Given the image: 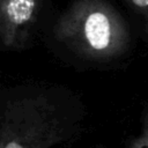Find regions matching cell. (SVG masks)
I'll list each match as a JSON object with an SVG mask.
<instances>
[{
    "label": "cell",
    "instance_id": "7a4b0ae2",
    "mask_svg": "<svg viewBox=\"0 0 148 148\" xmlns=\"http://www.w3.org/2000/svg\"><path fill=\"white\" fill-rule=\"evenodd\" d=\"M54 37L76 56L92 61L118 58L130 44L124 20L102 0H77L57 22Z\"/></svg>",
    "mask_w": 148,
    "mask_h": 148
},
{
    "label": "cell",
    "instance_id": "6da1fadb",
    "mask_svg": "<svg viewBox=\"0 0 148 148\" xmlns=\"http://www.w3.org/2000/svg\"><path fill=\"white\" fill-rule=\"evenodd\" d=\"M81 116L64 91L20 87L2 92L0 148H52L81 131Z\"/></svg>",
    "mask_w": 148,
    "mask_h": 148
},
{
    "label": "cell",
    "instance_id": "277c9868",
    "mask_svg": "<svg viewBox=\"0 0 148 148\" xmlns=\"http://www.w3.org/2000/svg\"><path fill=\"white\" fill-rule=\"evenodd\" d=\"M130 148H148V112L143 119L140 134L134 138Z\"/></svg>",
    "mask_w": 148,
    "mask_h": 148
},
{
    "label": "cell",
    "instance_id": "3957f363",
    "mask_svg": "<svg viewBox=\"0 0 148 148\" xmlns=\"http://www.w3.org/2000/svg\"><path fill=\"white\" fill-rule=\"evenodd\" d=\"M37 9L38 0H1L0 38L6 49L21 50L27 46Z\"/></svg>",
    "mask_w": 148,
    "mask_h": 148
},
{
    "label": "cell",
    "instance_id": "5b68a950",
    "mask_svg": "<svg viewBox=\"0 0 148 148\" xmlns=\"http://www.w3.org/2000/svg\"><path fill=\"white\" fill-rule=\"evenodd\" d=\"M130 1L140 12V14H142L148 29V0H130Z\"/></svg>",
    "mask_w": 148,
    "mask_h": 148
},
{
    "label": "cell",
    "instance_id": "8992f818",
    "mask_svg": "<svg viewBox=\"0 0 148 148\" xmlns=\"http://www.w3.org/2000/svg\"><path fill=\"white\" fill-rule=\"evenodd\" d=\"M97 148H103V147H97Z\"/></svg>",
    "mask_w": 148,
    "mask_h": 148
}]
</instances>
